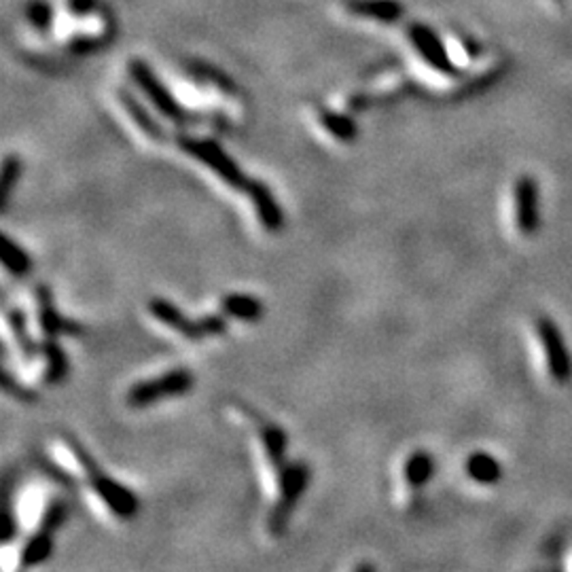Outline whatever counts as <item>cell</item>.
Instances as JSON below:
<instances>
[{
    "label": "cell",
    "instance_id": "obj_17",
    "mask_svg": "<svg viewBox=\"0 0 572 572\" xmlns=\"http://www.w3.org/2000/svg\"><path fill=\"white\" fill-rule=\"evenodd\" d=\"M318 121L339 142H352L358 134L356 123L348 115H344V112L323 109L318 111Z\"/></svg>",
    "mask_w": 572,
    "mask_h": 572
},
{
    "label": "cell",
    "instance_id": "obj_16",
    "mask_svg": "<svg viewBox=\"0 0 572 572\" xmlns=\"http://www.w3.org/2000/svg\"><path fill=\"white\" fill-rule=\"evenodd\" d=\"M467 475L481 486H492L502 477V467L494 456L486 451H475L467 461Z\"/></svg>",
    "mask_w": 572,
    "mask_h": 572
},
{
    "label": "cell",
    "instance_id": "obj_22",
    "mask_svg": "<svg viewBox=\"0 0 572 572\" xmlns=\"http://www.w3.org/2000/svg\"><path fill=\"white\" fill-rule=\"evenodd\" d=\"M28 20L33 26L39 30V33H47L49 28H52V22H53V7L47 3V0H33V3L28 5Z\"/></svg>",
    "mask_w": 572,
    "mask_h": 572
},
{
    "label": "cell",
    "instance_id": "obj_10",
    "mask_svg": "<svg viewBox=\"0 0 572 572\" xmlns=\"http://www.w3.org/2000/svg\"><path fill=\"white\" fill-rule=\"evenodd\" d=\"M36 297V316H39V326L45 337H58L60 333H68V335H77L81 331L77 325L71 320H64L60 316V312L53 305V295L45 285H39L34 291Z\"/></svg>",
    "mask_w": 572,
    "mask_h": 572
},
{
    "label": "cell",
    "instance_id": "obj_13",
    "mask_svg": "<svg viewBox=\"0 0 572 572\" xmlns=\"http://www.w3.org/2000/svg\"><path fill=\"white\" fill-rule=\"evenodd\" d=\"M117 100H119V102H121L125 112H128L131 121H134L138 128H141V131H142L144 136L150 138V141H155V142L166 141V131H163L161 125L149 115L147 109H144V106L138 102L136 96H131L128 90H119L117 92Z\"/></svg>",
    "mask_w": 572,
    "mask_h": 572
},
{
    "label": "cell",
    "instance_id": "obj_23",
    "mask_svg": "<svg viewBox=\"0 0 572 572\" xmlns=\"http://www.w3.org/2000/svg\"><path fill=\"white\" fill-rule=\"evenodd\" d=\"M22 174V160L17 155H7L3 163V193H0V199H3V208L9 202L11 189L15 187L17 179Z\"/></svg>",
    "mask_w": 572,
    "mask_h": 572
},
{
    "label": "cell",
    "instance_id": "obj_8",
    "mask_svg": "<svg viewBox=\"0 0 572 572\" xmlns=\"http://www.w3.org/2000/svg\"><path fill=\"white\" fill-rule=\"evenodd\" d=\"M410 41H412V45L416 47L420 58H422L431 68H435V71L441 74H456L454 62H451L448 52H445L441 39H439V36L432 33L429 26H422V24H412Z\"/></svg>",
    "mask_w": 572,
    "mask_h": 572
},
{
    "label": "cell",
    "instance_id": "obj_21",
    "mask_svg": "<svg viewBox=\"0 0 572 572\" xmlns=\"http://www.w3.org/2000/svg\"><path fill=\"white\" fill-rule=\"evenodd\" d=\"M432 473H435V462H432V458L426 451H416L405 462V480L412 488H420L424 483H429Z\"/></svg>",
    "mask_w": 572,
    "mask_h": 572
},
{
    "label": "cell",
    "instance_id": "obj_15",
    "mask_svg": "<svg viewBox=\"0 0 572 572\" xmlns=\"http://www.w3.org/2000/svg\"><path fill=\"white\" fill-rule=\"evenodd\" d=\"M259 437H261L263 451H266L269 464H272V469L276 470V473H278V470L286 467V461H285L286 435H285V431H282L278 424L266 422V424L259 426Z\"/></svg>",
    "mask_w": 572,
    "mask_h": 572
},
{
    "label": "cell",
    "instance_id": "obj_11",
    "mask_svg": "<svg viewBox=\"0 0 572 572\" xmlns=\"http://www.w3.org/2000/svg\"><path fill=\"white\" fill-rule=\"evenodd\" d=\"M345 9L352 15L382 24L399 22L405 14L403 3L399 0H345Z\"/></svg>",
    "mask_w": 572,
    "mask_h": 572
},
{
    "label": "cell",
    "instance_id": "obj_19",
    "mask_svg": "<svg viewBox=\"0 0 572 572\" xmlns=\"http://www.w3.org/2000/svg\"><path fill=\"white\" fill-rule=\"evenodd\" d=\"M0 257H3V266L7 267V272L14 276H26L30 272V257L26 250H24L20 244H15L11 238L5 234L3 236V247H0Z\"/></svg>",
    "mask_w": 572,
    "mask_h": 572
},
{
    "label": "cell",
    "instance_id": "obj_9",
    "mask_svg": "<svg viewBox=\"0 0 572 572\" xmlns=\"http://www.w3.org/2000/svg\"><path fill=\"white\" fill-rule=\"evenodd\" d=\"M515 217L524 236H532L538 229V189L532 176H521L515 185Z\"/></svg>",
    "mask_w": 572,
    "mask_h": 572
},
{
    "label": "cell",
    "instance_id": "obj_5",
    "mask_svg": "<svg viewBox=\"0 0 572 572\" xmlns=\"http://www.w3.org/2000/svg\"><path fill=\"white\" fill-rule=\"evenodd\" d=\"M276 475H278V500H276L274 511L269 513V530L278 534L297 505L299 496L304 494L307 480H310V469L304 462H286V467Z\"/></svg>",
    "mask_w": 572,
    "mask_h": 572
},
{
    "label": "cell",
    "instance_id": "obj_6",
    "mask_svg": "<svg viewBox=\"0 0 572 572\" xmlns=\"http://www.w3.org/2000/svg\"><path fill=\"white\" fill-rule=\"evenodd\" d=\"M193 386V375L187 369H174L168 373H161L153 380L138 382L130 388L128 393V403L131 407H147L157 403L160 399L166 397H180L191 391Z\"/></svg>",
    "mask_w": 572,
    "mask_h": 572
},
{
    "label": "cell",
    "instance_id": "obj_20",
    "mask_svg": "<svg viewBox=\"0 0 572 572\" xmlns=\"http://www.w3.org/2000/svg\"><path fill=\"white\" fill-rule=\"evenodd\" d=\"M52 549H53V532L47 530V528H41V530L36 532V537L30 538L26 547L22 549V564L24 566L41 564L43 559L49 557Z\"/></svg>",
    "mask_w": 572,
    "mask_h": 572
},
{
    "label": "cell",
    "instance_id": "obj_18",
    "mask_svg": "<svg viewBox=\"0 0 572 572\" xmlns=\"http://www.w3.org/2000/svg\"><path fill=\"white\" fill-rule=\"evenodd\" d=\"M41 356L45 358V363H47L45 364V380L52 382V384L64 380V375L68 371V361H66V354L62 352V348L53 337H47L45 342L41 344Z\"/></svg>",
    "mask_w": 572,
    "mask_h": 572
},
{
    "label": "cell",
    "instance_id": "obj_12",
    "mask_svg": "<svg viewBox=\"0 0 572 572\" xmlns=\"http://www.w3.org/2000/svg\"><path fill=\"white\" fill-rule=\"evenodd\" d=\"M248 196L263 228L267 231H278L282 228V223H285V215H282L280 204L276 202L272 189L263 185L261 180H255L253 187L248 189Z\"/></svg>",
    "mask_w": 572,
    "mask_h": 572
},
{
    "label": "cell",
    "instance_id": "obj_7",
    "mask_svg": "<svg viewBox=\"0 0 572 572\" xmlns=\"http://www.w3.org/2000/svg\"><path fill=\"white\" fill-rule=\"evenodd\" d=\"M537 333L540 337V344L545 348L547 367L556 382H568L572 377V358L566 348V342L562 337V331L557 325L549 318H538Z\"/></svg>",
    "mask_w": 572,
    "mask_h": 572
},
{
    "label": "cell",
    "instance_id": "obj_24",
    "mask_svg": "<svg viewBox=\"0 0 572 572\" xmlns=\"http://www.w3.org/2000/svg\"><path fill=\"white\" fill-rule=\"evenodd\" d=\"M68 9L74 15H87L93 9V0H68Z\"/></svg>",
    "mask_w": 572,
    "mask_h": 572
},
{
    "label": "cell",
    "instance_id": "obj_2",
    "mask_svg": "<svg viewBox=\"0 0 572 572\" xmlns=\"http://www.w3.org/2000/svg\"><path fill=\"white\" fill-rule=\"evenodd\" d=\"M71 448H73L74 458H77L81 464V469H83V473H87L90 488L98 494V499L104 502L106 509H109L112 515H117V518H123V519L131 518V515L138 511L136 496L131 494L123 483H119L112 480V477L102 473V470L96 467V462L92 461L90 454H87L79 443L71 441Z\"/></svg>",
    "mask_w": 572,
    "mask_h": 572
},
{
    "label": "cell",
    "instance_id": "obj_1",
    "mask_svg": "<svg viewBox=\"0 0 572 572\" xmlns=\"http://www.w3.org/2000/svg\"><path fill=\"white\" fill-rule=\"evenodd\" d=\"M176 144L182 153L191 155L193 160H198L199 163H204L206 168L212 170L218 179H221L225 185L238 189V191L248 193V189L253 187L255 180H250L247 174L242 172L240 166L231 160V157L225 153L223 147L215 141H208V138H193V136H179L176 138Z\"/></svg>",
    "mask_w": 572,
    "mask_h": 572
},
{
    "label": "cell",
    "instance_id": "obj_4",
    "mask_svg": "<svg viewBox=\"0 0 572 572\" xmlns=\"http://www.w3.org/2000/svg\"><path fill=\"white\" fill-rule=\"evenodd\" d=\"M149 312L153 314L155 320H160L161 325L170 326V329L180 333V335L187 339L215 337L223 335V333L228 331V323H225L223 314H210V316L191 320L180 312V307H176L166 299H150Z\"/></svg>",
    "mask_w": 572,
    "mask_h": 572
},
{
    "label": "cell",
    "instance_id": "obj_14",
    "mask_svg": "<svg viewBox=\"0 0 572 572\" xmlns=\"http://www.w3.org/2000/svg\"><path fill=\"white\" fill-rule=\"evenodd\" d=\"M221 310L225 316L244 320V323H257L263 316L261 299L244 293H231L228 297H223Z\"/></svg>",
    "mask_w": 572,
    "mask_h": 572
},
{
    "label": "cell",
    "instance_id": "obj_3",
    "mask_svg": "<svg viewBox=\"0 0 572 572\" xmlns=\"http://www.w3.org/2000/svg\"><path fill=\"white\" fill-rule=\"evenodd\" d=\"M128 71H130L131 81L141 87V92L149 98V102L160 111V115L170 119V121L176 125H180V128H189V125H196L202 121L196 112H189L187 109H182V106L176 102V98L168 92V87L157 79V74L150 71L147 62L130 60Z\"/></svg>",
    "mask_w": 572,
    "mask_h": 572
}]
</instances>
